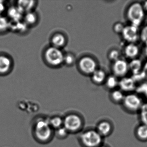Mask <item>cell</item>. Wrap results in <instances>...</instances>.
Returning <instances> with one entry per match:
<instances>
[{
    "label": "cell",
    "instance_id": "obj_1",
    "mask_svg": "<svg viewBox=\"0 0 147 147\" xmlns=\"http://www.w3.org/2000/svg\"><path fill=\"white\" fill-rule=\"evenodd\" d=\"M33 133L35 139L39 142L46 143L51 140L53 132L49 120L41 118L37 119L34 124Z\"/></svg>",
    "mask_w": 147,
    "mask_h": 147
},
{
    "label": "cell",
    "instance_id": "obj_2",
    "mask_svg": "<svg viewBox=\"0 0 147 147\" xmlns=\"http://www.w3.org/2000/svg\"><path fill=\"white\" fill-rule=\"evenodd\" d=\"M127 17L131 25L139 27L145 16V11L143 5L139 2L132 3L127 10Z\"/></svg>",
    "mask_w": 147,
    "mask_h": 147
},
{
    "label": "cell",
    "instance_id": "obj_3",
    "mask_svg": "<svg viewBox=\"0 0 147 147\" xmlns=\"http://www.w3.org/2000/svg\"><path fill=\"white\" fill-rule=\"evenodd\" d=\"M80 140L84 147H98L102 145L103 137L96 129H89L81 133Z\"/></svg>",
    "mask_w": 147,
    "mask_h": 147
},
{
    "label": "cell",
    "instance_id": "obj_4",
    "mask_svg": "<svg viewBox=\"0 0 147 147\" xmlns=\"http://www.w3.org/2000/svg\"><path fill=\"white\" fill-rule=\"evenodd\" d=\"M63 120V127L65 128L69 133H78L83 126V120L77 114H69Z\"/></svg>",
    "mask_w": 147,
    "mask_h": 147
},
{
    "label": "cell",
    "instance_id": "obj_5",
    "mask_svg": "<svg viewBox=\"0 0 147 147\" xmlns=\"http://www.w3.org/2000/svg\"><path fill=\"white\" fill-rule=\"evenodd\" d=\"M63 52L59 48L51 47L46 50L45 58L47 62L53 66H58L64 62Z\"/></svg>",
    "mask_w": 147,
    "mask_h": 147
},
{
    "label": "cell",
    "instance_id": "obj_6",
    "mask_svg": "<svg viewBox=\"0 0 147 147\" xmlns=\"http://www.w3.org/2000/svg\"><path fill=\"white\" fill-rule=\"evenodd\" d=\"M122 103L124 108L131 112L140 111L143 104L141 98L135 94H129L125 96Z\"/></svg>",
    "mask_w": 147,
    "mask_h": 147
},
{
    "label": "cell",
    "instance_id": "obj_7",
    "mask_svg": "<svg viewBox=\"0 0 147 147\" xmlns=\"http://www.w3.org/2000/svg\"><path fill=\"white\" fill-rule=\"evenodd\" d=\"M121 34L126 41L129 43H135L140 37L139 27L131 24L125 26Z\"/></svg>",
    "mask_w": 147,
    "mask_h": 147
},
{
    "label": "cell",
    "instance_id": "obj_8",
    "mask_svg": "<svg viewBox=\"0 0 147 147\" xmlns=\"http://www.w3.org/2000/svg\"><path fill=\"white\" fill-rule=\"evenodd\" d=\"M79 66L84 73L92 74L96 69V63L92 58L84 57L80 60Z\"/></svg>",
    "mask_w": 147,
    "mask_h": 147
},
{
    "label": "cell",
    "instance_id": "obj_9",
    "mask_svg": "<svg viewBox=\"0 0 147 147\" xmlns=\"http://www.w3.org/2000/svg\"><path fill=\"white\" fill-rule=\"evenodd\" d=\"M112 70L116 77H123L129 70L128 63L124 60L119 59L114 62Z\"/></svg>",
    "mask_w": 147,
    "mask_h": 147
},
{
    "label": "cell",
    "instance_id": "obj_10",
    "mask_svg": "<svg viewBox=\"0 0 147 147\" xmlns=\"http://www.w3.org/2000/svg\"><path fill=\"white\" fill-rule=\"evenodd\" d=\"M13 61L10 57L5 54H0V75H7L13 67Z\"/></svg>",
    "mask_w": 147,
    "mask_h": 147
},
{
    "label": "cell",
    "instance_id": "obj_11",
    "mask_svg": "<svg viewBox=\"0 0 147 147\" xmlns=\"http://www.w3.org/2000/svg\"><path fill=\"white\" fill-rule=\"evenodd\" d=\"M118 86L121 91L131 92L136 90V83L132 77H123L119 81Z\"/></svg>",
    "mask_w": 147,
    "mask_h": 147
},
{
    "label": "cell",
    "instance_id": "obj_12",
    "mask_svg": "<svg viewBox=\"0 0 147 147\" xmlns=\"http://www.w3.org/2000/svg\"><path fill=\"white\" fill-rule=\"evenodd\" d=\"M112 129V126L110 123L108 121H103L100 122L97 124L96 130L103 137L109 135Z\"/></svg>",
    "mask_w": 147,
    "mask_h": 147
},
{
    "label": "cell",
    "instance_id": "obj_13",
    "mask_svg": "<svg viewBox=\"0 0 147 147\" xmlns=\"http://www.w3.org/2000/svg\"><path fill=\"white\" fill-rule=\"evenodd\" d=\"M23 14L16 6H11L7 10V15L8 17L10 19V21H20L23 16Z\"/></svg>",
    "mask_w": 147,
    "mask_h": 147
},
{
    "label": "cell",
    "instance_id": "obj_14",
    "mask_svg": "<svg viewBox=\"0 0 147 147\" xmlns=\"http://www.w3.org/2000/svg\"><path fill=\"white\" fill-rule=\"evenodd\" d=\"M139 47L135 43H129L124 48L125 56L131 59L136 58L139 54Z\"/></svg>",
    "mask_w": 147,
    "mask_h": 147
},
{
    "label": "cell",
    "instance_id": "obj_15",
    "mask_svg": "<svg viewBox=\"0 0 147 147\" xmlns=\"http://www.w3.org/2000/svg\"><path fill=\"white\" fill-rule=\"evenodd\" d=\"M17 3L16 6L23 13L30 12L35 5V1H19Z\"/></svg>",
    "mask_w": 147,
    "mask_h": 147
},
{
    "label": "cell",
    "instance_id": "obj_16",
    "mask_svg": "<svg viewBox=\"0 0 147 147\" xmlns=\"http://www.w3.org/2000/svg\"><path fill=\"white\" fill-rule=\"evenodd\" d=\"M129 70L131 71L133 74L141 71L142 70V62L138 59H132L130 63H128Z\"/></svg>",
    "mask_w": 147,
    "mask_h": 147
},
{
    "label": "cell",
    "instance_id": "obj_17",
    "mask_svg": "<svg viewBox=\"0 0 147 147\" xmlns=\"http://www.w3.org/2000/svg\"><path fill=\"white\" fill-rule=\"evenodd\" d=\"M52 43L54 47L58 48L62 47L66 43L65 37L62 34H56L52 39Z\"/></svg>",
    "mask_w": 147,
    "mask_h": 147
},
{
    "label": "cell",
    "instance_id": "obj_18",
    "mask_svg": "<svg viewBox=\"0 0 147 147\" xmlns=\"http://www.w3.org/2000/svg\"><path fill=\"white\" fill-rule=\"evenodd\" d=\"M92 80L98 84L102 83L106 79V75L105 72L100 70H96L92 74Z\"/></svg>",
    "mask_w": 147,
    "mask_h": 147
},
{
    "label": "cell",
    "instance_id": "obj_19",
    "mask_svg": "<svg viewBox=\"0 0 147 147\" xmlns=\"http://www.w3.org/2000/svg\"><path fill=\"white\" fill-rule=\"evenodd\" d=\"M136 135L139 140H147V126L142 124L136 129Z\"/></svg>",
    "mask_w": 147,
    "mask_h": 147
},
{
    "label": "cell",
    "instance_id": "obj_20",
    "mask_svg": "<svg viewBox=\"0 0 147 147\" xmlns=\"http://www.w3.org/2000/svg\"><path fill=\"white\" fill-rule=\"evenodd\" d=\"M49 123L53 129H57L63 127V120L59 116H55L49 120Z\"/></svg>",
    "mask_w": 147,
    "mask_h": 147
},
{
    "label": "cell",
    "instance_id": "obj_21",
    "mask_svg": "<svg viewBox=\"0 0 147 147\" xmlns=\"http://www.w3.org/2000/svg\"><path fill=\"white\" fill-rule=\"evenodd\" d=\"M25 23L28 25H33L37 21V15L34 12H28L26 13L24 16Z\"/></svg>",
    "mask_w": 147,
    "mask_h": 147
},
{
    "label": "cell",
    "instance_id": "obj_22",
    "mask_svg": "<svg viewBox=\"0 0 147 147\" xmlns=\"http://www.w3.org/2000/svg\"><path fill=\"white\" fill-rule=\"evenodd\" d=\"M119 81L115 76H110L106 79V85L107 88L113 89L118 86Z\"/></svg>",
    "mask_w": 147,
    "mask_h": 147
},
{
    "label": "cell",
    "instance_id": "obj_23",
    "mask_svg": "<svg viewBox=\"0 0 147 147\" xmlns=\"http://www.w3.org/2000/svg\"><path fill=\"white\" fill-rule=\"evenodd\" d=\"M9 20L7 17L0 15V33H3L9 29Z\"/></svg>",
    "mask_w": 147,
    "mask_h": 147
},
{
    "label": "cell",
    "instance_id": "obj_24",
    "mask_svg": "<svg viewBox=\"0 0 147 147\" xmlns=\"http://www.w3.org/2000/svg\"><path fill=\"white\" fill-rule=\"evenodd\" d=\"M124 97L123 92L119 90H114L111 94V99L115 103L122 102Z\"/></svg>",
    "mask_w": 147,
    "mask_h": 147
},
{
    "label": "cell",
    "instance_id": "obj_25",
    "mask_svg": "<svg viewBox=\"0 0 147 147\" xmlns=\"http://www.w3.org/2000/svg\"><path fill=\"white\" fill-rule=\"evenodd\" d=\"M140 117L142 124L147 126V103L143 104L140 110Z\"/></svg>",
    "mask_w": 147,
    "mask_h": 147
},
{
    "label": "cell",
    "instance_id": "obj_26",
    "mask_svg": "<svg viewBox=\"0 0 147 147\" xmlns=\"http://www.w3.org/2000/svg\"><path fill=\"white\" fill-rule=\"evenodd\" d=\"M56 135L59 139L65 138L69 134V133L64 127H61L56 129Z\"/></svg>",
    "mask_w": 147,
    "mask_h": 147
},
{
    "label": "cell",
    "instance_id": "obj_27",
    "mask_svg": "<svg viewBox=\"0 0 147 147\" xmlns=\"http://www.w3.org/2000/svg\"><path fill=\"white\" fill-rule=\"evenodd\" d=\"M120 53L117 50H112L109 54V58L113 61H115L119 59Z\"/></svg>",
    "mask_w": 147,
    "mask_h": 147
},
{
    "label": "cell",
    "instance_id": "obj_28",
    "mask_svg": "<svg viewBox=\"0 0 147 147\" xmlns=\"http://www.w3.org/2000/svg\"><path fill=\"white\" fill-rule=\"evenodd\" d=\"M131 77L133 78L135 83L145 79V75L142 70L138 73L133 74V77Z\"/></svg>",
    "mask_w": 147,
    "mask_h": 147
},
{
    "label": "cell",
    "instance_id": "obj_29",
    "mask_svg": "<svg viewBox=\"0 0 147 147\" xmlns=\"http://www.w3.org/2000/svg\"><path fill=\"white\" fill-rule=\"evenodd\" d=\"M140 37L141 40L145 44L147 43V25L142 29L140 34Z\"/></svg>",
    "mask_w": 147,
    "mask_h": 147
},
{
    "label": "cell",
    "instance_id": "obj_30",
    "mask_svg": "<svg viewBox=\"0 0 147 147\" xmlns=\"http://www.w3.org/2000/svg\"><path fill=\"white\" fill-rule=\"evenodd\" d=\"M138 93L146 96L147 93V83H143L136 89Z\"/></svg>",
    "mask_w": 147,
    "mask_h": 147
},
{
    "label": "cell",
    "instance_id": "obj_31",
    "mask_svg": "<svg viewBox=\"0 0 147 147\" xmlns=\"http://www.w3.org/2000/svg\"><path fill=\"white\" fill-rule=\"evenodd\" d=\"M125 26L121 22H117L115 24L114 26V30L117 33H122Z\"/></svg>",
    "mask_w": 147,
    "mask_h": 147
},
{
    "label": "cell",
    "instance_id": "obj_32",
    "mask_svg": "<svg viewBox=\"0 0 147 147\" xmlns=\"http://www.w3.org/2000/svg\"><path fill=\"white\" fill-rule=\"evenodd\" d=\"M75 58L73 55L70 54H67L66 56H64V61L68 65L72 64L74 62Z\"/></svg>",
    "mask_w": 147,
    "mask_h": 147
},
{
    "label": "cell",
    "instance_id": "obj_33",
    "mask_svg": "<svg viewBox=\"0 0 147 147\" xmlns=\"http://www.w3.org/2000/svg\"><path fill=\"white\" fill-rule=\"evenodd\" d=\"M6 10V6L3 1H0V15H2L3 14Z\"/></svg>",
    "mask_w": 147,
    "mask_h": 147
},
{
    "label": "cell",
    "instance_id": "obj_34",
    "mask_svg": "<svg viewBox=\"0 0 147 147\" xmlns=\"http://www.w3.org/2000/svg\"><path fill=\"white\" fill-rule=\"evenodd\" d=\"M142 71L145 75V79H146L147 80V61L143 66Z\"/></svg>",
    "mask_w": 147,
    "mask_h": 147
},
{
    "label": "cell",
    "instance_id": "obj_35",
    "mask_svg": "<svg viewBox=\"0 0 147 147\" xmlns=\"http://www.w3.org/2000/svg\"><path fill=\"white\" fill-rule=\"evenodd\" d=\"M143 7L145 12L146 11L147 12V1L145 2L143 5Z\"/></svg>",
    "mask_w": 147,
    "mask_h": 147
},
{
    "label": "cell",
    "instance_id": "obj_36",
    "mask_svg": "<svg viewBox=\"0 0 147 147\" xmlns=\"http://www.w3.org/2000/svg\"><path fill=\"white\" fill-rule=\"evenodd\" d=\"M146 47H145V54L147 56V43H146Z\"/></svg>",
    "mask_w": 147,
    "mask_h": 147
},
{
    "label": "cell",
    "instance_id": "obj_37",
    "mask_svg": "<svg viewBox=\"0 0 147 147\" xmlns=\"http://www.w3.org/2000/svg\"><path fill=\"white\" fill-rule=\"evenodd\" d=\"M98 147H107L105 146H102V145H101V146H98Z\"/></svg>",
    "mask_w": 147,
    "mask_h": 147
},
{
    "label": "cell",
    "instance_id": "obj_38",
    "mask_svg": "<svg viewBox=\"0 0 147 147\" xmlns=\"http://www.w3.org/2000/svg\"><path fill=\"white\" fill-rule=\"evenodd\" d=\"M146 96V98H147V93H146V96Z\"/></svg>",
    "mask_w": 147,
    "mask_h": 147
}]
</instances>
